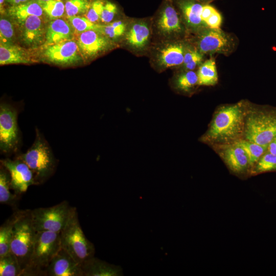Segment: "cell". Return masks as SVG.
<instances>
[{"label":"cell","mask_w":276,"mask_h":276,"mask_svg":"<svg viewBox=\"0 0 276 276\" xmlns=\"http://www.w3.org/2000/svg\"><path fill=\"white\" fill-rule=\"evenodd\" d=\"M109 39L100 32L89 30L80 33L77 43L83 55L93 57L112 47V43Z\"/></svg>","instance_id":"13"},{"label":"cell","mask_w":276,"mask_h":276,"mask_svg":"<svg viewBox=\"0 0 276 276\" xmlns=\"http://www.w3.org/2000/svg\"><path fill=\"white\" fill-rule=\"evenodd\" d=\"M72 29L70 24L65 20L57 18L51 21L45 34L48 45L71 40Z\"/></svg>","instance_id":"19"},{"label":"cell","mask_w":276,"mask_h":276,"mask_svg":"<svg viewBox=\"0 0 276 276\" xmlns=\"http://www.w3.org/2000/svg\"><path fill=\"white\" fill-rule=\"evenodd\" d=\"M17 156L23 160L32 171L35 185L44 183L55 172L57 160L48 142L37 128L32 146L26 153Z\"/></svg>","instance_id":"3"},{"label":"cell","mask_w":276,"mask_h":276,"mask_svg":"<svg viewBox=\"0 0 276 276\" xmlns=\"http://www.w3.org/2000/svg\"><path fill=\"white\" fill-rule=\"evenodd\" d=\"M157 27L161 33L167 36H179L185 32V25L181 16L171 0L166 1L163 5Z\"/></svg>","instance_id":"11"},{"label":"cell","mask_w":276,"mask_h":276,"mask_svg":"<svg viewBox=\"0 0 276 276\" xmlns=\"http://www.w3.org/2000/svg\"><path fill=\"white\" fill-rule=\"evenodd\" d=\"M183 24L190 31L197 33L208 27L201 17L203 4L198 0H175Z\"/></svg>","instance_id":"16"},{"label":"cell","mask_w":276,"mask_h":276,"mask_svg":"<svg viewBox=\"0 0 276 276\" xmlns=\"http://www.w3.org/2000/svg\"><path fill=\"white\" fill-rule=\"evenodd\" d=\"M216 10L210 4H203L201 13V19L205 24L206 20Z\"/></svg>","instance_id":"40"},{"label":"cell","mask_w":276,"mask_h":276,"mask_svg":"<svg viewBox=\"0 0 276 276\" xmlns=\"http://www.w3.org/2000/svg\"><path fill=\"white\" fill-rule=\"evenodd\" d=\"M186 44L182 41H175L168 44L160 50L157 60L163 67L168 68L182 65Z\"/></svg>","instance_id":"18"},{"label":"cell","mask_w":276,"mask_h":276,"mask_svg":"<svg viewBox=\"0 0 276 276\" xmlns=\"http://www.w3.org/2000/svg\"><path fill=\"white\" fill-rule=\"evenodd\" d=\"M79 48L77 42L68 40L49 45L44 50L45 57L55 64H67L73 63L80 59Z\"/></svg>","instance_id":"12"},{"label":"cell","mask_w":276,"mask_h":276,"mask_svg":"<svg viewBox=\"0 0 276 276\" xmlns=\"http://www.w3.org/2000/svg\"><path fill=\"white\" fill-rule=\"evenodd\" d=\"M203 56L195 47L187 44L182 66L185 71H193L202 63Z\"/></svg>","instance_id":"30"},{"label":"cell","mask_w":276,"mask_h":276,"mask_svg":"<svg viewBox=\"0 0 276 276\" xmlns=\"http://www.w3.org/2000/svg\"><path fill=\"white\" fill-rule=\"evenodd\" d=\"M270 172H276V155L267 150L252 168L250 174L256 175Z\"/></svg>","instance_id":"29"},{"label":"cell","mask_w":276,"mask_h":276,"mask_svg":"<svg viewBox=\"0 0 276 276\" xmlns=\"http://www.w3.org/2000/svg\"><path fill=\"white\" fill-rule=\"evenodd\" d=\"M21 271L16 257L11 251L0 257V276H20Z\"/></svg>","instance_id":"27"},{"label":"cell","mask_w":276,"mask_h":276,"mask_svg":"<svg viewBox=\"0 0 276 276\" xmlns=\"http://www.w3.org/2000/svg\"><path fill=\"white\" fill-rule=\"evenodd\" d=\"M48 276H83L81 265L61 248L45 270Z\"/></svg>","instance_id":"14"},{"label":"cell","mask_w":276,"mask_h":276,"mask_svg":"<svg viewBox=\"0 0 276 276\" xmlns=\"http://www.w3.org/2000/svg\"><path fill=\"white\" fill-rule=\"evenodd\" d=\"M83 276H120L123 275V270L116 266L91 257L81 264Z\"/></svg>","instance_id":"17"},{"label":"cell","mask_w":276,"mask_h":276,"mask_svg":"<svg viewBox=\"0 0 276 276\" xmlns=\"http://www.w3.org/2000/svg\"><path fill=\"white\" fill-rule=\"evenodd\" d=\"M14 29L12 23L8 19L1 18L0 40L1 43L13 44Z\"/></svg>","instance_id":"36"},{"label":"cell","mask_w":276,"mask_h":276,"mask_svg":"<svg viewBox=\"0 0 276 276\" xmlns=\"http://www.w3.org/2000/svg\"><path fill=\"white\" fill-rule=\"evenodd\" d=\"M31 62L28 52L24 49L13 44H0V64H27Z\"/></svg>","instance_id":"21"},{"label":"cell","mask_w":276,"mask_h":276,"mask_svg":"<svg viewBox=\"0 0 276 276\" xmlns=\"http://www.w3.org/2000/svg\"><path fill=\"white\" fill-rule=\"evenodd\" d=\"M74 208L64 200L51 207L31 210L32 223L36 232H61Z\"/></svg>","instance_id":"9"},{"label":"cell","mask_w":276,"mask_h":276,"mask_svg":"<svg viewBox=\"0 0 276 276\" xmlns=\"http://www.w3.org/2000/svg\"><path fill=\"white\" fill-rule=\"evenodd\" d=\"M60 234L61 248L80 265L94 257V245L86 238L81 228L76 208Z\"/></svg>","instance_id":"5"},{"label":"cell","mask_w":276,"mask_h":276,"mask_svg":"<svg viewBox=\"0 0 276 276\" xmlns=\"http://www.w3.org/2000/svg\"><path fill=\"white\" fill-rule=\"evenodd\" d=\"M19 211H15L0 227V257L10 251L13 228L18 216Z\"/></svg>","instance_id":"26"},{"label":"cell","mask_w":276,"mask_h":276,"mask_svg":"<svg viewBox=\"0 0 276 276\" xmlns=\"http://www.w3.org/2000/svg\"><path fill=\"white\" fill-rule=\"evenodd\" d=\"M126 25L122 21H116L105 25H101L100 32L109 38H116L125 32Z\"/></svg>","instance_id":"35"},{"label":"cell","mask_w":276,"mask_h":276,"mask_svg":"<svg viewBox=\"0 0 276 276\" xmlns=\"http://www.w3.org/2000/svg\"><path fill=\"white\" fill-rule=\"evenodd\" d=\"M117 12V6L110 2L104 3L102 12L101 21L103 22L108 24L113 19Z\"/></svg>","instance_id":"38"},{"label":"cell","mask_w":276,"mask_h":276,"mask_svg":"<svg viewBox=\"0 0 276 276\" xmlns=\"http://www.w3.org/2000/svg\"><path fill=\"white\" fill-rule=\"evenodd\" d=\"M198 85L213 86L218 82V76L215 59L211 57L202 62L197 72Z\"/></svg>","instance_id":"25"},{"label":"cell","mask_w":276,"mask_h":276,"mask_svg":"<svg viewBox=\"0 0 276 276\" xmlns=\"http://www.w3.org/2000/svg\"><path fill=\"white\" fill-rule=\"evenodd\" d=\"M41 1H49V0H41Z\"/></svg>","instance_id":"44"},{"label":"cell","mask_w":276,"mask_h":276,"mask_svg":"<svg viewBox=\"0 0 276 276\" xmlns=\"http://www.w3.org/2000/svg\"><path fill=\"white\" fill-rule=\"evenodd\" d=\"M19 109L7 102L0 104V150L1 154L10 156L18 152L21 144L17 123Z\"/></svg>","instance_id":"7"},{"label":"cell","mask_w":276,"mask_h":276,"mask_svg":"<svg viewBox=\"0 0 276 276\" xmlns=\"http://www.w3.org/2000/svg\"><path fill=\"white\" fill-rule=\"evenodd\" d=\"M237 142L246 153L251 170L261 156L267 151L268 146L261 145L245 139H240Z\"/></svg>","instance_id":"28"},{"label":"cell","mask_w":276,"mask_h":276,"mask_svg":"<svg viewBox=\"0 0 276 276\" xmlns=\"http://www.w3.org/2000/svg\"><path fill=\"white\" fill-rule=\"evenodd\" d=\"M22 25V36L25 43L32 47L40 44L43 40V27L39 16H30Z\"/></svg>","instance_id":"20"},{"label":"cell","mask_w":276,"mask_h":276,"mask_svg":"<svg viewBox=\"0 0 276 276\" xmlns=\"http://www.w3.org/2000/svg\"><path fill=\"white\" fill-rule=\"evenodd\" d=\"M90 6L89 0H68L65 4V11L68 17L87 12Z\"/></svg>","instance_id":"34"},{"label":"cell","mask_w":276,"mask_h":276,"mask_svg":"<svg viewBox=\"0 0 276 276\" xmlns=\"http://www.w3.org/2000/svg\"><path fill=\"white\" fill-rule=\"evenodd\" d=\"M42 11L38 1L32 0L11 6L8 12L10 16L22 25L30 16H41Z\"/></svg>","instance_id":"22"},{"label":"cell","mask_w":276,"mask_h":276,"mask_svg":"<svg viewBox=\"0 0 276 276\" xmlns=\"http://www.w3.org/2000/svg\"><path fill=\"white\" fill-rule=\"evenodd\" d=\"M68 20L74 29L78 33L95 30L99 32L101 25L90 21L86 17L74 16L68 17Z\"/></svg>","instance_id":"33"},{"label":"cell","mask_w":276,"mask_h":276,"mask_svg":"<svg viewBox=\"0 0 276 276\" xmlns=\"http://www.w3.org/2000/svg\"><path fill=\"white\" fill-rule=\"evenodd\" d=\"M223 146L221 156L230 170L237 175L250 172L247 154L237 141Z\"/></svg>","instance_id":"15"},{"label":"cell","mask_w":276,"mask_h":276,"mask_svg":"<svg viewBox=\"0 0 276 276\" xmlns=\"http://www.w3.org/2000/svg\"><path fill=\"white\" fill-rule=\"evenodd\" d=\"M42 10L52 19L61 17L65 11V5L61 0H37Z\"/></svg>","instance_id":"32"},{"label":"cell","mask_w":276,"mask_h":276,"mask_svg":"<svg viewBox=\"0 0 276 276\" xmlns=\"http://www.w3.org/2000/svg\"><path fill=\"white\" fill-rule=\"evenodd\" d=\"M196 35L195 47L203 55L221 54L229 56L237 47V38L220 28L204 27Z\"/></svg>","instance_id":"8"},{"label":"cell","mask_w":276,"mask_h":276,"mask_svg":"<svg viewBox=\"0 0 276 276\" xmlns=\"http://www.w3.org/2000/svg\"><path fill=\"white\" fill-rule=\"evenodd\" d=\"M11 177L8 170L2 164L0 168V202L16 208L18 195L10 191Z\"/></svg>","instance_id":"24"},{"label":"cell","mask_w":276,"mask_h":276,"mask_svg":"<svg viewBox=\"0 0 276 276\" xmlns=\"http://www.w3.org/2000/svg\"><path fill=\"white\" fill-rule=\"evenodd\" d=\"M198 1L203 4H210L211 3L216 0H198Z\"/></svg>","instance_id":"43"},{"label":"cell","mask_w":276,"mask_h":276,"mask_svg":"<svg viewBox=\"0 0 276 276\" xmlns=\"http://www.w3.org/2000/svg\"><path fill=\"white\" fill-rule=\"evenodd\" d=\"M267 150L272 154L276 155V137L272 140L268 145Z\"/></svg>","instance_id":"41"},{"label":"cell","mask_w":276,"mask_h":276,"mask_svg":"<svg viewBox=\"0 0 276 276\" xmlns=\"http://www.w3.org/2000/svg\"><path fill=\"white\" fill-rule=\"evenodd\" d=\"M245 109L242 102L220 107L214 114L202 141L221 145L234 143L243 135Z\"/></svg>","instance_id":"1"},{"label":"cell","mask_w":276,"mask_h":276,"mask_svg":"<svg viewBox=\"0 0 276 276\" xmlns=\"http://www.w3.org/2000/svg\"><path fill=\"white\" fill-rule=\"evenodd\" d=\"M104 4V3L101 0L94 1L86 12V17L94 23L101 21Z\"/></svg>","instance_id":"37"},{"label":"cell","mask_w":276,"mask_h":276,"mask_svg":"<svg viewBox=\"0 0 276 276\" xmlns=\"http://www.w3.org/2000/svg\"><path fill=\"white\" fill-rule=\"evenodd\" d=\"M60 233L36 232L29 263L21 275H45L46 268L61 248Z\"/></svg>","instance_id":"4"},{"label":"cell","mask_w":276,"mask_h":276,"mask_svg":"<svg viewBox=\"0 0 276 276\" xmlns=\"http://www.w3.org/2000/svg\"><path fill=\"white\" fill-rule=\"evenodd\" d=\"M222 18L220 13L216 10L205 21L206 26L210 28L218 29L222 24Z\"/></svg>","instance_id":"39"},{"label":"cell","mask_w":276,"mask_h":276,"mask_svg":"<svg viewBox=\"0 0 276 276\" xmlns=\"http://www.w3.org/2000/svg\"><path fill=\"white\" fill-rule=\"evenodd\" d=\"M150 30L148 25L143 22L133 24L126 34V40L131 47L139 49L148 42Z\"/></svg>","instance_id":"23"},{"label":"cell","mask_w":276,"mask_h":276,"mask_svg":"<svg viewBox=\"0 0 276 276\" xmlns=\"http://www.w3.org/2000/svg\"><path fill=\"white\" fill-rule=\"evenodd\" d=\"M198 85L197 73L194 71H185L179 74L175 80L176 89L183 92H190Z\"/></svg>","instance_id":"31"},{"label":"cell","mask_w":276,"mask_h":276,"mask_svg":"<svg viewBox=\"0 0 276 276\" xmlns=\"http://www.w3.org/2000/svg\"><path fill=\"white\" fill-rule=\"evenodd\" d=\"M244 139L268 146L276 137V107H254L245 109Z\"/></svg>","instance_id":"2"},{"label":"cell","mask_w":276,"mask_h":276,"mask_svg":"<svg viewBox=\"0 0 276 276\" xmlns=\"http://www.w3.org/2000/svg\"><path fill=\"white\" fill-rule=\"evenodd\" d=\"M1 164L9 171L11 177V187L18 195L27 191L29 186L35 185L32 171L21 158H6L1 160Z\"/></svg>","instance_id":"10"},{"label":"cell","mask_w":276,"mask_h":276,"mask_svg":"<svg viewBox=\"0 0 276 276\" xmlns=\"http://www.w3.org/2000/svg\"><path fill=\"white\" fill-rule=\"evenodd\" d=\"M8 3L11 4L12 6L17 5L21 3L26 2L28 0H6Z\"/></svg>","instance_id":"42"},{"label":"cell","mask_w":276,"mask_h":276,"mask_svg":"<svg viewBox=\"0 0 276 276\" xmlns=\"http://www.w3.org/2000/svg\"><path fill=\"white\" fill-rule=\"evenodd\" d=\"M36 233L31 210H20L13 228L10 251L16 257L21 273L29 263Z\"/></svg>","instance_id":"6"}]
</instances>
